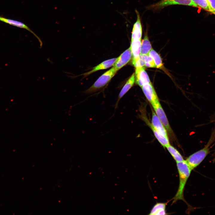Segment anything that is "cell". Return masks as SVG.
<instances>
[{
    "mask_svg": "<svg viewBox=\"0 0 215 215\" xmlns=\"http://www.w3.org/2000/svg\"><path fill=\"white\" fill-rule=\"evenodd\" d=\"M141 87L145 97L151 104L159 101L157 95L151 82L144 85Z\"/></svg>",
    "mask_w": 215,
    "mask_h": 215,
    "instance_id": "52a82bcc",
    "label": "cell"
},
{
    "mask_svg": "<svg viewBox=\"0 0 215 215\" xmlns=\"http://www.w3.org/2000/svg\"><path fill=\"white\" fill-rule=\"evenodd\" d=\"M148 55L153 59L156 67L157 68H161L163 66L162 59L159 54L152 49L149 52Z\"/></svg>",
    "mask_w": 215,
    "mask_h": 215,
    "instance_id": "d6986e66",
    "label": "cell"
},
{
    "mask_svg": "<svg viewBox=\"0 0 215 215\" xmlns=\"http://www.w3.org/2000/svg\"><path fill=\"white\" fill-rule=\"evenodd\" d=\"M0 21L15 26L28 30L37 38L39 42L40 47H42L43 44L41 39L33 31L24 23L18 21L6 19L1 16H0Z\"/></svg>",
    "mask_w": 215,
    "mask_h": 215,
    "instance_id": "9c48e42d",
    "label": "cell"
},
{
    "mask_svg": "<svg viewBox=\"0 0 215 215\" xmlns=\"http://www.w3.org/2000/svg\"><path fill=\"white\" fill-rule=\"evenodd\" d=\"M176 163L179 176V185L177 192L173 199V203L178 200H184V188L192 171L185 161Z\"/></svg>",
    "mask_w": 215,
    "mask_h": 215,
    "instance_id": "6da1fadb",
    "label": "cell"
},
{
    "mask_svg": "<svg viewBox=\"0 0 215 215\" xmlns=\"http://www.w3.org/2000/svg\"><path fill=\"white\" fill-rule=\"evenodd\" d=\"M132 56V53L130 47L117 58L113 67L118 71L129 62Z\"/></svg>",
    "mask_w": 215,
    "mask_h": 215,
    "instance_id": "8992f818",
    "label": "cell"
},
{
    "mask_svg": "<svg viewBox=\"0 0 215 215\" xmlns=\"http://www.w3.org/2000/svg\"><path fill=\"white\" fill-rule=\"evenodd\" d=\"M180 4L198 7L192 0H162L154 5L155 8H162L170 5Z\"/></svg>",
    "mask_w": 215,
    "mask_h": 215,
    "instance_id": "5b68a950",
    "label": "cell"
},
{
    "mask_svg": "<svg viewBox=\"0 0 215 215\" xmlns=\"http://www.w3.org/2000/svg\"><path fill=\"white\" fill-rule=\"evenodd\" d=\"M213 161L214 162H215V156H214V159H213Z\"/></svg>",
    "mask_w": 215,
    "mask_h": 215,
    "instance_id": "cb8c5ba5",
    "label": "cell"
},
{
    "mask_svg": "<svg viewBox=\"0 0 215 215\" xmlns=\"http://www.w3.org/2000/svg\"><path fill=\"white\" fill-rule=\"evenodd\" d=\"M137 20L134 24L132 32L131 40L141 39L142 34V28L140 16L136 11Z\"/></svg>",
    "mask_w": 215,
    "mask_h": 215,
    "instance_id": "8fae6325",
    "label": "cell"
},
{
    "mask_svg": "<svg viewBox=\"0 0 215 215\" xmlns=\"http://www.w3.org/2000/svg\"><path fill=\"white\" fill-rule=\"evenodd\" d=\"M166 148L176 162L184 160L180 153L173 147L169 145Z\"/></svg>",
    "mask_w": 215,
    "mask_h": 215,
    "instance_id": "ac0fdd59",
    "label": "cell"
},
{
    "mask_svg": "<svg viewBox=\"0 0 215 215\" xmlns=\"http://www.w3.org/2000/svg\"><path fill=\"white\" fill-rule=\"evenodd\" d=\"M135 73H133L127 81L120 92L115 105V109L117 107L119 102L121 99L133 85L135 81Z\"/></svg>",
    "mask_w": 215,
    "mask_h": 215,
    "instance_id": "4fadbf2b",
    "label": "cell"
},
{
    "mask_svg": "<svg viewBox=\"0 0 215 215\" xmlns=\"http://www.w3.org/2000/svg\"><path fill=\"white\" fill-rule=\"evenodd\" d=\"M197 6L203 9L210 12V10L207 0H192Z\"/></svg>",
    "mask_w": 215,
    "mask_h": 215,
    "instance_id": "44dd1931",
    "label": "cell"
},
{
    "mask_svg": "<svg viewBox=\"0 0 215 215\" xmlns=\"http://www.w3.org/2000/svg\"><path fill=\"white\" fill-rule=\"evenodd\" d=\"M135 74L136 82L141 87L144 85L150 82L144 67L136 68Z\"/></svg>",
    "mask_w": 215,
    "mask_h": 215,
    "instance_id": "ba28073f",
    "label": "cell"
},
{
    "mask_svg": "<svg viewBox=\"0 0 215 215\" xmlns=\"http://www.w3.org/2000/svg\"><path fill=\"white\" fill-rule=\"evenodd\" d=\"M166 204L164 203H158L151 209L149 215H159L166 214L165 211Z\"/></svg>",
    "mask_w": 215,
    "mask_h": 215,
    "instance_id": "2e32d148",
    "label": "cell"
},
{
    "mask_svg": "<svg viewBox=\"0 0 215 215\" xmlns=\"http://www.w3.org/2000/svg\"><path fill=\"white\" fill-rule=\"evenodd\" d=\"M145 66L148 67H156L154 62L148 54L144 55Z\"/></svg>",
    "mask_w": 215,
    "mask_h": 215,
    "instance_id": "7402d4cb",
    "label": "cell"
},
{
    "mask_svg": "<svg viewBox=\"0 0 215 215\" xmlns=\"http://www.w3.org/2000/svg\"><path fill=\"white\" fill-rule=\"evenodd\" d=\"M152 49L147 35L145 34L141 43L140 54L144 55L148 54Z\"/></svg>",
    "mask_w": 215,
    "mask_h": 215,
    "instance_id": "e0dca14e",
    "label": "cell"
},
{
    "mask_svg": "<svg viewBox=\"0 0 215 215\" xmlns=\"http://www.w3.org/2000/svg\"><path fill=\"white\" fill-rule=\"evenodd\" d=\"M118 71L113 67L102 75L90 88L85 91L86 94L96 92L106 85Z\"/></svg>",
    "mask_w": 215,
    "mask_h": 215,
    "instance_id": "7a4b0ae2",
    "label": "cell"
},
{
    "mask_svg": "<svg viewBox=\"0 0 215 215\" xmlns=\"http://www.w3.org/2000/svg\"><path fill=\"white\" fill-rule=\"evenodd\" d=\"M132 63L136 68L144 67V55L140 54L137 58L133 59Z\"/></svg>",
    "mask_w": 215,
    "mask_h": 215,
    "instance_id": "ffe728a7",
    "label": "cell"
},
{
    "mask_svg": "<svg viewBox=\"0 0 215 215\" xmlns=\"http://www.w3.org/2000/svg\"><path fill=\"white\" fill-rule=\"evenodd\" d=\"M209 152V145L208 144L202 149L189 156L185 161L192 170L202 162Z\"/></svg>",
    "mask_w": 215,
    "mask_h": 215,
    "instance_id": "3957f363",
    "label": "cell"
},
{
    "mask_svg": "<svg viewBox=\"0 0 215 215\" xmlns=\"http://www.w3.org/2000/svg\"><path fill=\"white\" fill-rule=\"evenodd\" d=\"M151 124L153 127L161 135L168 138L167 130L160 121L154 110H152Z\"/></svg>",
    "mask_w": 215,
    "mask_h": 215,
    "instance_id": "30bf717a",
    "label": "cell"
},
{
    "mask_svg": "<svg viewBox=\"0 0 215 215\" xmlns=\"http://www.w3.org/2000/svg\"><path fill=\"white\" fill-rule=\"evenodd\" d=\"M210 10V12L215 14V0H207Z\"/></svg>",
    "mask_w": 215,
    "mask_h": 215,
    "instance_id": "603a6c76",
    "label": "cell"
},
{
    "mask_svg": "<svg viewBox=\"0 0 215 215\" xmlns=\"http://www.w3.org/2000/svg\"><path fill=\"white\" fill-rule=\"evenodd\" d=\"M141 39L131 40L130 47L133 59L137 58L140 54Z\"/></svg>",
    "mask_w": 215,
    "mask_h": 215,
    "instance_id": "9a60e30c",
    "label": "cell"
},
{
    "mask_svg": "<svg viewBox=\"0 0 215 215\" xmlns=\"http://www.w3.org/2000/svg\"><path fill=\"white\" fill-rule=\"evenodd\" d=\"M148 125L150 127L154 134L160 144L164 148H166L170 145L168 138L160 134L152 126L151 124L148 121H145Z\"/></svg>",
    "mask_w": 215,
    "mask_h": 215,
    "instance_id": "5bb4252c",
    "label": "cell"
},
{
    "mask_svg": "<svg viewBox=\"0 0 215 215\" xmlns=\"http://www.w3.org/2000/svg\"><path fill=\"white\" fill-rule=\"evenodd\" d=\"M117 58H113L105 61L93 67L90 71L82 75H83L84 76H86L97 71L107 69L113 66Z\"/></svg>",
    "mask_w": 215,
    "mask_h": 215,
    "instance_id": "7c38bea8",
    "label": "cell"
},
{
    "mask_svg": "<svg viewBox=\"0 0 215 215\" xmlns=\"http://www.w3.org/2000/svg\"><path fill=\"white\" fill-rule=\"evenodd\" d=\"M156 114L163 125L168 132L172 134V131L165 114L159 101L151 104Z\"/></svg>",
    "mask_w": 215,
    "mask_h": 215,
    "instance_id": "277c9868",
    "label": "cell"
}]
</instances>
